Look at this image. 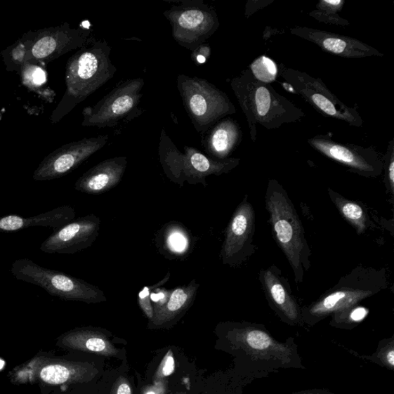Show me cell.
I'll list each match as a JSON object with an SVG mask.
<instances>
[{
  "label": "cell",
  "mask_w": 394,
  "mask_h": 394,
  "mask_svg": "<svg viewBox=\"0 0 394 394\" xmlns=\"http://www.w3.org/2000/svg\"><path fill=\"white\" fill-rule=\"evenodd\" d=\"M265 206L272 233L294 271L297 284L310 268L311 251L300 216L287 192L277 180L269 181Z\"/></svg>",
  "instance_id": "cell-1"
},
{
  "label": "cell",
  "mask_w": 394,
  "mask_h": 394,
  "mask_svg": "<svg viewBox=\"0 0 394 394\" xmlns=\"http://www.w3.org/2000/svg\"><path fill=\"white\" fill-rule=\"evenodd\" d=\"M388 287L384 268L359 266L343 276L335 286L329 289L320 298L304 308L306 316L315 319L347 309L362 301L381 293Z\"/></svg>",
  "instance_id": "cell-2"
},
{
  "label": "cell",
  "mask_w": 394,
  "mask_h": 394,
  "mask_svg": "<svg viewBox=\"0 0 394 394\" xmlns=\"http://www.w3.org/2000/svg\"><path fill=\"white\" fill-rule=\"evenodd\" d=\"M183 149V154L163 129L158 148L159 162L167 178L180 186L187 181L190 184L202 183L206 187L207 176L228 173L239 163V159L219 160L209 157L195 147L184 146Z\"/></svg>",
  "instance_id": "cell-3"
},
{
  "label": "cell",
  "mask_w": 394,
  "mask_h": 394,
  "mask_svg": "<svg viewBox=\"0 0 394 394\" xmlns=\"http://www.w3.org/2000/svg\"><path fill=\"white\" fill-rule=\"evenodd\" d=\"M112 48L104 38L93 39L89 46L72 58L67 75V95L74 104L86 100L114 77Z\"/></svg>",
  "instance_id": "cell-4"
},
{
  "label": "cell",
  "mask_w": 394,
  "mask_h": 394,
  "mask_svg": "<svg viewBox=\"0 0 394 394\" xmlns=\"http://www.w3.org/2000/svg\"><path fill=\"white\" fill-rule=\"evenodd\" d=\"M176 86L185 110L201 136L225 117L236 112L228 95L206 79L180 74Z\"/></svg>",
  "instance_id": "cell-5"
},
{
  "label": "cell",
  "mask_w": 394,
  "mask_h": 394,
  "mask_svg": "<svg viewBox=\"0 0 394 394\" xmlns=\"http://www.w3.org/2000/svg\"><path fill=\"white\" fill-rule=\"evenodd\" d=\"M11 272L18 280L41 287L48 294L61 300L86 303L107 301L98 287L66 273L39 266L27 258L15 261L12 264Z\"/></svg>",
  "instance_id": "cell-6"
},
{
  "label": "cell",
  "mask_w": 394,
  "mask_h": 394,
  "mask_svg": "<svg viewBox=\"0 0 394 394\" xmlns=\"http://www.w3.org/2000/svg\"><path fill=\"white\" fill-rule=\"evenodd\" d=\"M167 2L171 6L164 15L171 23L173 39L187 50L195 51L218 29L220 22L214 8L203 0Z\"/></svg>",
  "instance_id": "cell-7"
},
{
  "label": "cell",
  "mask_w": 394,
  "mask_h": 394,
  "mask_svg": "<svg viewBox=\"0 0 394 394\" xmlns=\"http://www.w3.org/2000/svg\"><path fill=\"white\" fill-rule=\"evenodd\" d=\"M144 85L143 78L127 79L118 84L96 105L84 110L83 125L112 128L140 116L143 112L140 103Z\"/></svg>",
  "instance_id": "cell-8"
},
{
  "label": "cell",
  "mask_w": 394,
  "mask_h": 394,
  "mask_svg": "<svg viewBox=\"0 0 394 394\" xmlns=\"http://www.w3.org/2000/svg\"><path fill=\"white\" fill-rule=\"evenodd\" d=\"M255 229L254 208L246 195L233 213L225 232L221 251L224 264L237 267L250 258L256 251Z\"/></svg>",
  "instance_id": "cell-9"
},
{
  "label": "cell",
  "mask_w": 394,
  "mask_h": 394,
  "mask_svg": "<svg viewBox=\"0 0 394 394\" xmlns=\"http://www.w3.org/2000/svg\"><path fill=\"white\" fill-rule=\"evenodd\" d=\"M108 140V135H103L67 145L40 164L34 179L45 181L61 178L105 147Z\"/></svg>",
  "instance_id": "cell-10"
},
{
  "label": "cell",
  "mask_w": 394,
  "mask_h": 394,
  "mask_svg": "<svg viewBox=\"0 0 394 394\" xmlns=\"http://www.w3.org/2000/svg\"><path fill=\"white\" fill-rule=\"evenodd\" d=\"M100 220L94 214L80 217L54 230L40 251L46 254H74L90 247L99 235Z\"/></svg>",
  "instance_id": "cell-11"
},
{
  "label": "cell",
  "mask_w": 394,
  "mask_h": 394,
  "mask_svg": "<svg viewBox=\"0 0 394 394\" xmlns=\"http://www.w3.org/2000/svg\"><path fill=\"white\" fill-rule=\"evenodd\" d=\"M31 377L47 386L82 383L93 381L99 369L91 363L39 357L25 368Z\"/></svg>",
  "instance_id": "cell-12"
},
{
  "label": "cell",
  "mask_w": 394,
  "mask_h": 394,
  "mask_svg": "<svg viewBox=\"0 0 394 394\" xmlns=\"http://www.w3.org/2000/svg\"><path fill=\"white\" fill-rule=\"evenodd\" d=\"M310 143L327 157L350 167L353 172L360 176L376 178L382 173L383 163L375 152L346 147L320 138L313 139Z\"/></svg>",
  "instance_id": "cell-13"
},
{
  "label": "cell",
  "mask_w": 394,
  "mask_h": 394,
  "mask_svg": "<svg viewBox=\"0 0 394 394\" xmlns=\"http://www.w3.org/2000/svg\"><path fill=\"white\" fill-rule=\"evenodd\" d=\"M259 280L270 307L291 322H296L300 318L298 304L282 271L272 265L260 271Z\"/></svg>",
  "instance_id": "cell-14"
},
{
  "label": "cell",
  "mask_w": 394,
  "mask_h": 394,
  "mask_svg": "<svg viewBox=\"0 0 394 394\" xmlns=\"http://www.w3.org/2000/svg\"><path fill=\"white\" fill-rule=\"evenodd\" d=\"M127 164L126 157L104 160L79 178L75 184V189L87 195L104 194L114 188L122 180Z\"/></svg>",
  "instance_id": "cell-15"
},
{
  "label": "cell",
  "mask_w": 394,
  "mask_h": 394,
  "mask_svg": "<svg viewBox=\"0 0 394 394\" xmlns=\"http://www.w3.org/2000/svg\"><path fill=\"white\" fill-rule=\"evenodd\" d=\"M76 212L70 206H61L37 216L23 217L9 215L0 217V232H13L29 228H50L58 230L75 220Z\"/></svg>",
  "instance_id": "cell-16"
},
{
  "label": "cell",
  "mask_w": 394,
  "mask_h": 394,
  "mask_svg": "<svg viewBox=\"0 0 394 394\" xmlns=\"http://www.w3.org/2000/svg\"><path fill=\"white\" fill-rule=\"evenodd\" d=\"M63 348L94 353L104 357L117 356L119 350L107 336L98 329L77 328L63 334L58 342Z\"/></svg>",
  "instance_id": "cell-17"
},
{
  "label": "cell",
  "mask_w": 394,
  "mask_h": 394,
  "mask_svg": "<svg viewBox=\"0 0 394 394\" xmlns=\"http://www.w3.org/2000/svg\"><path fill=\"white\" fill-rule=\"evenodd\" d=\"M241 138L239 125L231 119H222L202 136V145L207 156L226 159L235 150Z\"/></svg>",
  "instance_id": "cell-18"
},
{
  "label": "cell",
  "mask_w": 394,
  "mask_h": 394,
  "mask_svg": "<svg viewBox=\"0 0 394 394\" xmlns=\"http://www.w3.org/2000/svg\"><path fill=\"white\" fill-rule=\"evenodd\" d=\"M199 287L197 281L192 280L188 285L171 291L167 301L154 308L155 316L150 323L152 327L164 326L182 315L195 301Z\"/></svg>",
  "instance_id": "cell-19"
},
{
  "label": "cell",
  "mask_w": 394,
  "mask_h": 394,
  "mask_svg": "<svg viewBox=\"0 0 394 394\" xmlns=\"http://www.w3.org/2000/svg\"><path fill=\"white\" fill-rule=\"evenodd\" d=\"M309 39L317 43L325 51L348 58L366 56L375 52L374 49L355 39L331 36L319 32H309Z\"/></svg>",
  "instance_id": "cell-20"
},
{
  "label": "cell",
  "mask_w": 394,
  "mask_h": 394,
  "mask_svg": "<svg viewBox=\"0 0 394 394\" xmlns=\"http://www.w3.org/2000/svg\"><path fill=\"white\" fill-rule=\"evenodd\" d=\"M328 195L343 218L356 230L358 235H363L369 222L365 207L329 188Z\"/></svg>",
  "instance_id": "cell-21"
},
{
  "label": "cell",
  "mask_w": 394,
  "mask_h": 394,
  "mask_svg": "<svg viewBox=\"0 0 394 394\" xmlns=\"http://www.w3.org/2000/svg\"><path fill=\"white\" fill-rule=\"evenodd\" d=\"M165 247L174 255L182 256L188 252L190 239L188 233L180 225H173L166 232Z\"/></svg>",
  "instance_id": "cell-22"
},
{
  "label": "cell",
  "mask_w": 394,
  "mask_h": 394,
  "mask_svg": "<svg viewBox=\"0 0 394 394\" xmlns=\"http://www.w3.org/2000/svg\"><path fill=\"white\" fill-rule=\"evenodd\" d=\"M251 70L255 77L263 83L275 81L278 72L275 62L264 55L252 64Z\"/></svg>",
  "instance_id": "cell-23"
},
{
  "label": "cell",
  "mask_w": 394,
  "mask_h": 394,
  "mask_svg": "<svg viewBox=\"0 0 394 394\" xmlns=\"http://www.w3.org/2000/svg\"><path fill=\"white\" fill-rule=\"evenodd\" d=\"M303 93L306 96H308L309 100L315 104L320 110L325 112L326 114L336 118H340L343 119L348 120L350 119L341 114V112L336 108V104L333 102L332 99H329L327 96L323 95L321 93L312 92L310 90L305 91Z\"/></svg>",
  "instance_id": "cell-24"
},
{
  "label": "cell",
  "mask_w": 394,
  "mask_h": 394,
  "mask_svg": "<svg viewBox=\"0 0 394 394\" xmlns=\"http://www.w3.org/2000/svg\"><path fill=\"white\" fill-rule=\"evenodd\" d=\"M256 114L261 118L268 117L273 107L272 96L268 88L261 86L257 87L254 94Z\"/></svg>",
  "instance_id": "cell-25"
},
{
  "label": "cell",
  "mask_w": 394,
  "mask_h": 394,
  "mask_svg": "<svg viewBox=\"0 0 394 394\" xmlns=\"http://www.w3.org/2000/svg\"><path fill=\"white\" fill-rule=\"evenodd\" d=\"M246 341L250 347L255 350H265L270 347L271 339L270 336L260 329H251L246 334Z\"/></svg>",
  "instance_id": "cell-26"
},
{
  "label": "cell",
  "mask_w": 394,
  "mask_h": 394,
  "mask_svg": "<svg viewBox=\"0 0 394 394\" xmlns=\"http://www.w3.org/2000/svg\"><path fill=\"white\" fill-rule=\"evenodd\" d=\"M58 46L55 39L51 37L40 39L33 47V54L35 58L42 59L51 55Z\"/></svg>",
  "instance_id": "cell-27"
},
{
  "label": "cell",
  "mask_w": 394,
  "mask_h": 394,
  "mask_svg": "<svg viewBox=\"0 0 394 394\" xmlns=\"http://www.w3.org/2000/svg\"><path fill=\"white\" fill-rule=\"evenodd\" d=\"M175 372V360L173 351L168 350L155 375V381H163Z\"/></svg>",
  "instance_id": "cell-28"
},
{
  "label": "cell",
  "mask_w": 394,
  "mask_h": 394,
  "mask_svg": "<svg viewBox=\"0 0 394 394\" xmlns=\"http://www.w3.org/2000/svg\"><path fill=\"white\" fill-rule=\"evenodd\" d=\"M150 289L147 287L143 289L138 294V303L145 315L151 320L155 316V310L151 303Z\"/></svg>",
  "instance_id": "cell-29"
},
{
  "label": "cell",
  "mask_w": 394,
  "mask_h": 394,
  "mask_svg": "<svg viewBox=\"0 0 394 394\" xmlns=\"http://www.w3.org/2000/svg\"><path fill=\"white\" fill-rule=\"evenodd\" d=\"M348 315V318L351 322L358 323L365 319L369 313L368 309L362 306H353V307L340 310Z\"/></svg>",
  "instance_id": "cell-30"
},
{
  "label": "cell",
  "mask_w": 394,
  "mask_h": 394,
  "mask_svg": "<svg viewBox=\"0 0 394 394\" xmlns=\"http://www.w3.org/2000/svg\"><path fill=\"white\" fill-rule=\"evenodd\" d=\"M110 394H133L131 385L125 376H119L112 384Z\"/></svg>",
  "instance_id": "cell-31"
},
{
  "label": "cell",
  "mask_w": 394,
  "mask_h": 394,
  "mask_svg": "<svg viewBox=\"0 0 394 394\" xmlns=\"http://www.w3.org/2000/svg\"><path fill=\"white\" fill-rule=\"evenodd\" d=\"M211 55V48L203 44L200 46L195 51H192L191 59L197 64H203L207 61Z\"/></svg>",
  "instance_id": "cell-32"
},
{
  "label": "cell",
  "mask_w": 394,
  "mask_h": 394,
  "mask_svg": "<svg viewBox=\"0 0 394 394\" xmlns=\"http://www.w3.org/2000/svg\"><path fill=\"white\" fill-rule=\"evenodd\" d=\"M166 383L164 381H155V384L144 388L143 394H166Z\"/></svg>",
  "instance_id": "cell-33"
},
{
  "label": "cell",
  "mask_w": 394,
  "mask_h": 394,
  "mask_svg": "<svg viewBox=\"0 0 394 394\" xmlns=\"http://www.w3.org/2000/svg\"><path fill=\"white\" fill-rule=\"evenodd\" d=\"M387 180H386V186H387L388 192H390L391 195H393L394 192V162L393 155H391L390 162L387 169Z\"/></svg>",
  "instance_id": "cell-34"
},
{
  "label": "cell",
  "mask_w": 394,
  "mask_h": 394,
  "mask_svg": "<svg viewBox=\"0 0 394 394\" xmlns=\"http://www.w3.org/2000/svg\"><path fill=\"white\" fill-rule=\"evenodd\" d=\"M33 81L37 85H42L46 81V75L43 70L38 68L33 72Z\"/></svg>",
  "instance_id": "cell-35"
},
{
  "label": "cell",
  "mask_w": 394,
  "mask_h": 394,
  "mask_svg": "<svg viewBox=\"0 0 394 394\" xmlns=\"http://www.w3.org/2000/svg\"><path fill=\"white\" fill-rule=\"evenodd\" d=\"M388 363L391 365L393 366L394 365V351L393 350H390L388 353Z\"/></svg>",
  "instance_id": "cell-36"
},
{
  "label": "cell",
  "mask_w": 394,
  "mask_h": 394,
  "mask_svg": "<svg viewBox=\"0 0 394 394\" xmlns=\"http://www.w3.org/2000/svg\"><path fill=\"white\" fill-rule=\"evenodd\" d=\"M175 394H186L185 393H175Z\"/></svg>",
  "instance_id": "cell-37"
}]
</instances>
